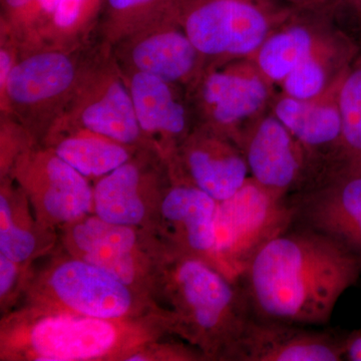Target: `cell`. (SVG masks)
Masks as SVG:
<instances>
[{
  "instance_id": "obj_1",
  "label": "cell",
  "mask_w": 361,
  "mask_h": 361,
  "mask_svg": "<svg viewBox=\"0 0 361 361\" xmlns=\"http://www.w3.org/2000/svg\"><path fill=\"white\" fill-rule=\"evenodd\" d=\"M361 275L357 258L336 240L292 224L265 242L237 278L252 317L323 326Z\"/></svg>"
},
{
  "instance_id": "obj_2",
  "label": "cell",
  "mask_w": 361,
  "mask_h": 361,
  "mask_svg": "<svg viewBox=\"0 0 361 361\" xmlns=\"http://www.w3.org/2000/svg\"><path fill=\"white\" fill-rule=\"evenodd\" d=\"M174 322L176 334L206 360H236L250 320L238 283L204 259L172 247L159 257L155 289Z\"/></svg>"
},
{
  "instance_id": "obj_3",
  "label": "cell",
  "mask_w": 361,
  "mask_h": 361,
  "mask_svg": "<svg viewBox=\"0 0 361 361\" xmlns=\"http://www.w3.org/2000/svg\"><path fill=\"white\" fill-rule=\"evenodd\" d=\"M168 322L160 313L109 320L27 306L1 326V357L9 360H127Z\"/></svg>"
},
{
  "instance_id": "obj_4",
  "label": "cell",
  "mask_w": 361,
  "mask_h": 361,
  "mask_svg": "<svg viewBox=\"0 0 361 361\" xmlns=\"http://www.w3.org/2000/svg\"><path fill=\"white\" fill-rule=\"evenodd\" d=\"M25 286L28 306L44 310L109 320L133 319L157 313L149 296L68 253L54 259L30 281L25 279Z\"/></svg>"
},
{
  "instance_id": "obj_5",
  "label": "cell",
  "mask_w": 361,
  "mask_h": 361,
  "mask_svg": "<svg viewBox=\"0 0 361 361\" xmlns=\"http://www.w3.org/2000/svg\"><path fill=\"white\" fill-rule=\"evenodd\" d=\"M92 47L21 49L0 94L1 115L13 116L35 142L44 141L75 94Z\"/></svg>"
},
{
  "instance_id": "obj_6",
  "label": "cell",
  "mask_w": 361,
  "mask_h": 361,
  "mask_svg": "<svg viewBox=\"0 0 361 361\" xmlns=\"http://www.w3.org/2000/svg\"><path fill=\"white\" fill-rule=\"evenodd\" d=\"M294 11L279 0H178L173 14L209 63L250 58Z\"/></svg>"
},
{
  "instance_id": "obj_7",
  "label": "cell",
  "mask_w": 361,
  "mask_h": 361,
  "mask_svg": "<svg viewBox=\"0 0 361 361\" xmlns=\"http://www.w3.org/2000/svg\"><path fill=\"white\" fill-rule=\"evenodd\" d=\"M279 90L250 58L207 63L187 90L195 126H205L240 144L242 137L271 111Z\"/></svg>"
},
{
  "instance_id": "obj_8",
  "label": "cell",
  "mask_w": 361,
  "mask_h": 361,
  "mask_svg": "<svg viewBox=\"0 0 361 361\" xmlns=\"http://www.w3.org/2000/svg\"><path fill=\"white\" fill-rule=\"evenodd\" d=\"M54 123L90 130L133 149L149 148L137 123L127 77L113 47L104 40L90 49L75 94Z\"/></svg>"
},
{
  "instance_id": "obj_9",
  "label": "cell",
  "mask_w": 361,
  "mask_h": 361,
  "mask_svg": "<svg viewBox=\"0 0 361 361\" xmlns=\"http://www.w3.org/2000/svg\"><path fill=\"white\" fill-rule=\"evenodd\" d=\"M65 229L63 242L68 254L106 270L140 293H154L161 249L155 233L106 222L94 214Z\"/></svg>"
},
{
  "instance_id": "obj_10",
  "label": "cell",
  "mask_w": 361,
  "mask_h": 361,
  "mask_svg": "<svg viewBox=\"0 0 361 361\" xmlns=\"http://www.w3.org/2000/svg\"><path fill=\"white\" fill-rule=\"evenodd\" d=\"M292 222L288 197L271 193L249 177L233 196L218 202L216 254L221 271L237 282L254 253Z\"/></svg>"
},
{
  "instance_id": "obj_11",
  "label": "cell",
  "mask_w": 361,
  "mask_h": 361,
  "mask_svg": "<svg viewBox=\"0 0 361 361\" xmlns=\"http://www.w3.org/2000/svg\"><path fill=\"white\" fill-rule=\"evenodd\" d=\"M9 173L45 229L66 228L94 214L89 179L47 147L26 149Z\"/></svg>"
},
{
  "instance_id": "obj_12",
  "label": "cell",
  "mask_w": 361,
  "mask_h": 361,
  "mask_svg": "<svg viewBox=\"0 0 361 361\" xmlns=\"http://www.w3.org/2000/svg\"><path fill=\"white\" fill-rule=\"evenodd\" d=\"M171 176L167 163L149 148L134 156L94 186V214L106 222L153 232Z\"/></svg>"
},
{
  "instance_id": "obj_13",
  "label": "cell",
  "mask_w": 361,
  "mask_h": 361,
  "mask_svg": "<svg viewBox=\"0 0 361 361\" xmlns=\"http://www.w3.org/2000/svg\"><path fill=\"white\" fill-rule=\"evenodd\" d=\"M239 146L250 177L277 196L289 197L305 191L325 175L322 164L272 111L247 130Z\"/></svg>"
},
{
  "instance_id": "obj_14",
  "label": "cell",
  "mask_w": 361,
  "mask_h": 361,
  "mask_svg": "<svg viewBox=\"0 0 361 361\" xmlns=\"http://www.w3.org/2000/svg\"><path fill=\"white\" fill-rule=\"evenodd\" d=\"M125 75L148 73L188 90L207 59L171 13L111 45Z\"/></svg>"
},
{
  "instance_id": "obj_15",
  "label": "cell",
  "mask_w": 361,
  "mask_h": 361,
  "mask_svg": "<svg viewBox=\"0 0 361 361\" xmlns=\"http://www.w3.org/2000/svg\"><path fill=\"white\" fill-rule=\"evenodd\" d=\"M167 165L171 179L198 188L218 202L233 196L250 177L239 145L205 126H195Z\"/></svg>"
},
{
  "instance_id": "obj_16",
  "label": "cell",
  "mask_w": 361,
  "mask_h": 361,
  "mask_svg": "<svg viewBox=\"0 0 361 361\" xmlns=\"http://www.w3.org/2000/svg\"><path fill=\"white\" fill-rule=\"evenodd\" d=\"M288 200L293 223L336 240L361 263V176H325Z\"/></svg>"
},
{
  "instance_id": "obj_17",
  "label": "cell",
  "mask_w": 361,
  "mask_h": 361,
  "mask_svg": "<svg viewBox=\"0 0 361 361\" xmlns=\"http://www.w3.org/2000/svg\"><path fill=\"white\" fill-rule=\"evenodd\" d=\"M125 75L145 140L167 163L195 127L187 90L148 73Z\"/></svg>"
},
{
  "instance_id": "obj_18",
  "label": "cell",
  "mask_w": 361,
  "mask_h": 361,
  "mask_svg": "<svg viewBox=\"0 0 361 361\" xmlns=\"http://www.w3.org/2000/svg\"><path fill=\"white\" fill-rule=\"evenodd\" d=\"M217 206L218 201L198 188L172 180L161 197L154 233L158 231L166 245L221 271L216 254Z\"/></svg>"
},
{
  "instance_id": "obj_19",
  "label": "cell",
  "mask_w": 361,
  "mask_h": 361,
  "mask_svg": "<svg viewBox=\"0 0 361 361\" xmlns=\"http://www.w3.org/2000/svg\"><path fill=\"white\" fill-rule=\"evenodd\" d=\"M346 334L252 317L247 323L237 361H339Z\"/></svg>"
},
{
  "instance_id": "obj_20",
  "label": "cell",
  "mask_w": 361,
  "mask_h": 361,
  "mask_svg": "<svg viewBox=\"0 0 361 361\" xmlns=\"http://www.w3.org/2000/svg\"><path fill=\"white\" fill-rule=\"evenodd\" d=\"M339 7L295 9L283 23L271 32L250 59L261 73L278 87L318 42L336 27L334 18Z\"/></svg>"
},
{
  "instance_id": "obj_21",
  "label": "cell",
  "mask_w": 361,
  "mask_h": 361,
  "mask_svg": "<svg viewBox=\"0 0 361 361\" xmlns=\"http://www.w3.org/2000/svg\"><path fill=\"white\" fill-rule=\"evenodd\" d=\"M341 85L314 99H294L279 92L271 108L278 120L322 164L325 175L336 167L341 151Z\"/></svg>"
},
{
  "instance_id": "obj_22",
  "label": "cell",
  "mask_w": 361,
  "mask_h": 361,
  "mask_svg": "<svg viewBox=\"0 0 361 361\" xmlns=\"http://www.w3.org/2000/svg\"><path fill=\"white\" fill-rule=\"evenodd\" d=\"M360 54L355 40L336 27L282 80L278 90L298 99L324 96L341 84Z\"/></svg>"
},
{
  "instance_id": "obj_23",
  "label": "cell",
  "mask_w": 361,
  "mask_h": 361,
  "mask_svg": "<svg viewBox=\"0 0 361 361\" xmlns=\"http://www.w3.org/2000/svg\"><path fill=\"white\" fill-rule=\"evenodd\" d=\"M42 142L89 180H99L110 174L139 149L61 123H54Z\"/></svg>"
},
{
  "instance_id": "obj_24",
  "label": "cell",
  "mask_w": 361,
  "mask_h": 361,
  "mask_svg": "<svg viewBox=\"0 0 361 361\" xmlns=\"http://www.w3.org/2000/svg\"><path fill=\"white\" fill-rule=\"evenodd\" d=\"M45 229L35 219L27 198L20 187L2 185L0 194V254L28 265L44 250Z\"/></svg>"
},
{
  "instance_id": "obj_25",
  "label": "cell",
  "mask_w": 361,
  "mask_h": 361,
  "mask_svg": "<svg viewBox=\"0 0 361 361\" xmlns=\"http://www.w3.org/2000/svg\"><path fill=\"white\" fill-rule=\"evenodd\" d=\"M102 0H61L40 32L35 47L73 49L90 44V35L99 28Z\"/></svg>"
},
{
  "instance_id": "obj_26",
  "label": "cell",
  "mask_w": 361,
  "mask_h": 361,
  "mask_svg": "<svg viewBox=\"0 0 361 361\" xmlns=\"http://www.w3.org/2000/svg\"><path fill=\"white\" fill-rule=\"evenodd\" d=\"M178 0H104L99 23L102 40L111 45L172 13Z\"/></svg>"
},
{
  "instance_id": "obj_27",
  "label": "cell",
  "mask_w": 361,
  "mask_h": 361,
  "mask_svg": "<svg viewBox=\"0 0 361 361\" xmlns=\"http://www.w3.org/2000/svg\"><path fill=\"white\" fill-rule=\"evenodd\" d=\"M338 103L342 118L341 151L331 172L361 159V54L342 80Z\"/></svg>"
},
{
  "instance_id": "obj_28",
  "label": "cell",
  "mask_w": 361,
  "mask_h": 361,
  "mask_svg": "<svg viewBox=\"0 0 361 361\" xmlns=\"http://www.w3.org/2000/svg\"><path fill=\"white\" fill-rule=\"evenodd\" d=\"M23 266L0 254V301L4 310L13 303L14 297L20 291V285H25Z\"/></svg>"
},
{
  "instance_id": "obj_29",
  "label": "cell",
  "mask_w": 361,
  "mask_h": 361,
  "mask_svg": "<svg viewBox=\"0 0 361 361\" xmlns=\"http://www.w3.org/2000/svg\"><path fill=\"white\" fill-rule=\"evenodd\" d=\"M344 360L361 361V330H355L345 336Z\"/></svg>"
},
{
  "instance_id": "obj_30",
  "label": "cell",
  "mask_w": 361,
  "mask_h": 361,
  "mask_svg": "<svg viewBox=\"0 0 361 361\" xmlns=\"http://www.w3.org/2000/svg\"><path fill=\"white\" fill-rule=\"evenodd\" d=\"M295 9H317L329 6H342L343 0H279Z\"/></svg>"
},
{
  "instance_id": "obj_31",
  "label": "cell",
  "mask_w": 361,
  "mask_h": 361,
  "mask_svg": "<svg viewBox=\"0 0 361 361\" xmlns=\"http://www.w3.org/2000/svg\"><path fill=\"white\" fill-rule=\"evenodd\" d=\"M59 1H61V0H35L37 9H39L40 16H42V20L44 21V28L47 26V23H49V21L51 20L54 11L58 8ZM44 28H42V30H44Z\"/></svg>"
},
{
  "instance_id": "obj_32",
  "label": "cell",
  "mask_w": 361,
  "mask_h": 361,
  "mask_svg": "<svg viewBox=\"0 0 361 361\" xmlns=\"http://www.w3.org/2000/svg\"><path fill=\"white\" fill-rule=\"evenodd\" d=\"M334 173H341V174L361 176V159H358V160L353 161H349V163L345 164V165L341 166V167H339L338 169H337V170L334 171V172L332 173H330V174H334Z\"/></svg>"
},
{
  "instance_id": "obj_33",
  "label": "cell",
  "mask_w": 361,
  "mask_h": 361,
  "mask_svg": "<svg viewBox=\"0 0 361 361\" xmlns=\"http://www.w3.org/2000/svg\"><path fill=\"white\" fill-rule=\"evenodd\" d=\"M343 4L348 7L349 11L361 26V0H343Z\"/></svg>"
}]
</instances>
